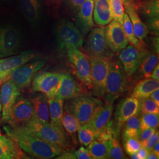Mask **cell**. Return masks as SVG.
I'll return each mask as SVG.
<instances>
[{
	"label": "cell",
	"mask_w": 159,
	"mask_h": 159,
	"mask_svg": "<svg viewBox=\"0 0 159 159\" xmlns=\"http://www.w3.org/2000/svg\"><path fill=\"white\" fill-rule=\"evenodd\" d=\"M159 131L157 130L152 136L150 137L145 142L142 143L143 147L146 148L148 151L151 152L154 146L159 142Z\"/></svg>",
	"instance_id": "obj_39"
},
{
	"label": "cell",
	"mask_w": 159,
	"mask_h": 159,
	"mask_svg": "<svg viewBox=\"0 0 159 159\" xmlns=\"http://www.w3.org/2000/svg\"><path fill=\"white\" fill-rule=\"evenodd\" d=\"M15 126L57 146L63 150H70V148L71 142L64 129H60L50 123H43L34 120Z\"/></svg>",
	"instance_id": "obj_2"
},
{
	"label": "cell",
	"mask_w": 159,
	"mask_h": 159,
	"mask_svg": "<svg viewBox=\"0 0 159 159\" xmlns=\"http://www.w3.org/2000/svg\"><path fill=\"white\" fill-rule=\"evenodd\" d=\"M36 56L34 52L29 50L23 51L16 56L0 59V84L5 81L12 71L32 61Z\"/></svg>",
	"instance_id": "obj_16"
},
{
	"label": "cell",
	"mask_w": 159,
	"mask_h": 159,
	"mask_svg": "<svg viewBox=\"0 0 159 159\" xmlns=\"http://www.w3.org/2000/svg\"><path fill=\"white\" fill-rule=\"evenodd\" d=\"M2 1H8V0H2Z\"/></svg>",
	"instance_id": "obj_54"
},
{
	"label": "cell",
	"mask_w": 159,
	"mask_h": 159,
	"mask_svg": "<svg viewBox=\"0 0 159 159\" xmlns=\"http://www.w3.org/2000/svg\"><path fill=\"white\" fill-rule=\"evenodd\" d=\"M148 53L146 48L139 50L132 44L128 45L120 52L119 58L128 78L136 72Z\"/></svg>",
	"instance_id": "obj_12"
},
{
	"label": "cell",
	"mask_w": 159,
	"mask_h": 159,
	"mask_svg": "<svg viewBox=\"0 0 159 159\" xmlns=\"http://www.w3.org/2000/svg\"><path fill=\"white\" fill-rule=\"evenodd\" d=\"M56 35L58 47L63 50L79 48L84 43V36L79 29L67 20H63L57 24Z\"/></svg>",
	"instance_id": "obj_4"
},
{
	"label": "cell",
	"mask_w": 159,
	"mask_h": 159,
	"mask_svg": "<svg viewBox=\"0 0 159 159\" xmlns=\"http://www.w3.org/2000/svg\"><path fill=\"white\" fill-rule=\"evenodd\" d=\"M93 2L94 22L100 26L108 24L113 19L110 0H93Z\"/></svg>",
	"instance_id": "obj_22"
},
{
	"label": "cell",
	"mask_w": 159,
	"mask_h": 159,
	"mask_svg": "<svg viewBox=\"0 0 159 159\" xmlns=\"http://www.w3.org/2000/svg\"><path fill=\"white\" fill-rule=\"evenodd\" d=\"M22 43V35L12 25L0 27V58L17 54Z\"/></svg>",
	"instance_id": "obj_8"
},
{
	"label": "cell",
	"mask_w": 159,
	"mask_h": 159,
	"mask_svg": "<svg viewBox=\"0 0 159 159\" xmlns=\"http://www.w3.org/2000/svg\"><path fill=\"white\" fill-rule=\"evenodd\" d=\"M1 102H0V117H1Z\"/></svg>",
	"instance_id": "obj_52"
},
{
	"label": "cell",
	"mask_w": 159,
	"mask_h": 159,
	"mask_svg": "<svg viewBox=\"0 0 159 159\" xmlns=\"http://www.w3.org/2000/svg\"><path fill=\"white\" fill-rule=\"evenodd\" d=\"M158 62L159 58L156 53L148 52L139 66L140 71L146 78H148L156 66L159 64Z\"/></svg>",
	"instance_id": "obj_31"
},
{
	"label": "cell",
	"mask_w": 159,
	"mask_h": 159,
	"mask_svg": "<svg viewBox=\"0 0 159 159\" xmlns=\"http://www.w3.org/2000/svg\"><path fill=\"white\" fill-rule=\"evenodd\" d=\"M110 3L114 19L122 24L125 13L123 0H110Z\"/></svg>",
	"instance_id": "obj_36"
},
{
	"label": "cell",
	"mask_w": 159,
	"mask_h": 159,
	"mask_svg": "<svg viewBox=\"0 0 159 159\" xmlns=\"http://www.w3.org/2000/svg\"><path fill=\"white\" fill-rule=\"evenodd\" d=\"M105 35L108 48L113 52L119 53L129 45V41L122 24L115 20L105 29Z\"/></svg>",
	"instance_id": "obj_14"
},
{
	"label": "cell",
	"mask_w": 159,
	"mask_h": 159,
	"mask_svg": "<svg viewBox=\"0 0 159 159\" xmlns=\"http://www.w3.org/2000/svg\"><path fill=\"white\" fill-rule=\"evenodd\" d=\"M110 140L101 141L97 139L94 140L88 146L87 148L92 159H108L110 148Z\"/></svg>",
	"instance_id": "obj_27"
},
{
	"label": "cell",
	"mask_w": 159,
	"mask_h": 159,
	"mask_svg": "<svg viewBox=\"0 0 159 159\" xmlns=\"http://www.w3.org/2000/svg\"><path fill=\"white\" fill-rule=\"evenodd\" d=\"M123 131V140L128 138H137L140 130V117L139 114H136L127 120L125 123Z\"/></svg>",
	"instance_id": "obj_29"
},
{
	"label": "cell",
	"mask_w": 159,
	"mask_h": 159,
	"mask_svg": "<svg viewBox=\"0 0 159 159\" xmlns=\"http://www.w3.org/2000/svg\"><path fill=\"white\" fill-rule=\"evenodd\" d=\"M85 50L89 58H110L104 27L91 30L86 41Z\"/></svg>",
	"instance_id": "obj_10"
},
{
	"label": "cell",
	"mask_w": 159,
	"mask_h": 159,
	"mask_svg": "<svg viewBox=\"0 0 159 159\" xmlns=\"http://www.w3.org/2000/svg\"><path fill=\"white\" fill-rule=\"evenodd\" d=\"M7 136L23 150L37 159H52L58 156L63 150L57 146L35 136L17 126L3 127Z\"/></svg>",
	"instance_id": "obj_1"
},
{
	"label": "cell",
	"mask_w": 159,
	"mask_h": 159,
	"mask_svg": "<svg viewBox=\"0 0 159 159\" xmlns=\"http://www.w3.org/2000/svg\"><path fill=\"white\" fill-rule=\"evenodd\" d=\"M123 143L125 152L129 155L137 153L142 147L141 143L137 138H128L123 140Z\"/></svg>",
	"instance_id": "obj_37"
},
{
	"label": "cell",
	"mask_w": 159,
	"mask_h": 159,
	"mask_svg": "<svg viewBox=\"0 0 159 159\" xmlns=\"http://www.w3.org/2000/svg\"><path fill=\"white\" fill-rule=\"evenodd\" d=\"M81 88L75 80L69 74H63L60 87L55 96L64 100H70L79 96Z\"/></svg>",
	"instance_id": "obj_23"
},
{
	"label": "cell",
	"mask_w": 159,
	"mask_h": 159,
	"mask_svg": "<svg viewBox=\"0 0 159 159\" xmlns=\"http://www.w3.org/2000/svg\"><path fill=\"white\" fill-rule=\"evenodd\" d=\"M140 113V100L134 97L122 99L118 104L115 111L114 125L118 130L131 117Z\"/></svg>",
	"instance_id": "obj_15"
},
{
	"label": "cell",
	"mask_w": 159,
	"mask_h": 159,
	"mask_svg": "<svg viewBox=\"0 0 159 159\" xmlns=\"http://www.w3.org/2000/svg\"><path fill=\"white\" fill-rule=\"evenodd\" d=\"M63 74L46 72L38 74L33 79L32 89L46 94L48 98L55 96L63 79Z\"/></svg>",
	"instance_id": "obj_11"
},
{
	"label": "cell",
	"mask_w": 159,
	"mask_h": 159,
	"mask_svg": "<svg viewBox=\"0 0 159 159\" xmlns=\"http://www.w3.org/2000/svg\"><path fill=\"white\" fill-rule=\"evenodd\" d=\"M125 158L123 148L120 144L118 136H114L110 140V148L108 153V159H122Z\"/></svg>",
	"instance_id": "obj_34"
},
{
	"label": "cell",
	"mask_w": 159,
	"mask_h": 159,
	"mask_svg": "<svg viewBox=\"0 0 159 159\" xmlns=\"http://www.w3.org/2000/svg\"><path fill=\"white\" fill-rule=\"evenodd\" d=\"M122 26L125 32V35L127 37L129 43L133 46H135L139 50H143L145 48L144 44L142 43L143 41L139 40L135 35L133 31V28L132 23L131 22L130 19L127 13H124Z\"/></svg>",
	"instance_id": "obj_30"
},
{
	"label": "cell",
	"mask_w": 159,
	"mask_h": 159,
	"mask_svg": "<svg viewBox=\"0 0 159 159\" xmlns=\"http://www.w3.org/2000/svg\"><path fill=\"white\" fill-rule=\"evenodd\" d=\"M44 65L45 61L43 60H35L25 63L12 71L6 80L11 81L19 89H22L30 85L35 74Z\"/></svg>",
	"instance_id": "obj_9"
},
{
	"label": "cell",
	"mask_w": 159,
	"mask_h": 159,
	"mask_svg": "<svg viewBox=\"0 0 159 159\" xmlns=\"http://www.w3.org/2000/svg\"><path fill=\"white\" fill-rule=\"evenodd\" d=\"M77 132L79 142L84 146H88L96 138L95 131L87 125H80Z\"/></svg>",
	"instance_id": "obj_32"
},
{
	"label": "cell",
	"mask_w": 159,
	"mask_h": 159,
	"mask_svg": "<svg viewBox=\"0 0 159 159\" xmlns=\"http://www.w3.org/2000/svg\"><path fill=\"white\" fill-rule=\"evenodd\" d=\"M159 80L146 78L140 81L134 87L132 96L139 100L149 97L154 90L159 89Z\"/></svg>",
	"instance_id": "obj_26"
},
{
	"label": "cell",
	"mask_w": 159,
	"mask_h": 159,
	"mask_svg": "<svg viewBox=\"0 0 159 159\" xmlns=\"http://www.w3.org/2000/svg\"><path fill=\"white\" fill-rule=\"evenodd\" d=\"M75 158L77 159H92L91 155L87 149L81 147L79 150L74 152Z\"/></svg>",
	"instance_id": "obj_44"
},
{
	"label": "cell",
	"mask_w": 159,
	"mask_h": 159,
	"mask_svg": "<svg viewBox=\"0 0 159 159\" xmlns=\"http://www.w3.org/2000/svg\"><path fill=\"white\" fill-rule=\"evenodd\" d=\"M67 103L65 108L78 119L80 125H87L97 106L102 104L100 100L88 96H79Z\"/></svg>",
	"instance_id": "obj_5"
},
{
	"label": "cell",
	"mask_w": 159,
	"mask_h": 159,
	"mask_svg": "<svg viewBox=\"0 0 159 159\" xmlns=\"http://www.w3.org/2000/svg\"><path fill=\"white\" fill-rule=\"evenodd\" d=\"M147 18L159 16V0H150L144 8Z\"/></svg>",
	"instance_id": "obj_38"
},
{
	"label": "cell",
	"mask_w": 159,
	"mask_h": 159,
	"mask_svg": "<svg viewBox=\"0 0 159 159\" xmlns=\"http://www.w3.org/2000/svg\"><path fill=\"white\" fill-rule=\"evenodd\" d=\"M148 78H152L153 79L159 80V64L156 66V67L154 68L153 71H152V73L149 75Z\"/></svg>",
	"instance_id": "obj_47"
},
{
	"label": "cell",
	"mask_w": 159,
	"mask_h": 159,
	"mask_svg": "<svg viewBox=\"0 0 159 159\" xmlns=\"http://www.w3.org/2000/svg\"><path fill=\"white\" fill-rule=\"evenodd\" d=\"M57 156V159H76L74 152L71 149L63 150V152Z\"/></svg>",
	"instance_id": "obj_45"
},
{
	"label": "cell",
	"mask_w": 159,
	"mask_h": 159,
	"mask_svg": "<svg viewBox=\"0 0 159 159\" xmlns=\"http://www.w3.org/2000/svg\"><path fill=\"white\" fill-rule=\"evenodd\" d=\"M146 159H159V156L154 153L152 152H150L148 154V157Z\"/></svg>",
	"instance_id": "obj_50"
},
{
	"label": "cell",
	"mask_w": 159,
	"mask_h": 159,
	"mask_svg": "<svg viewBox=\"0 0 159 159\" xmlns=\"http://www.w3.org/2000/svg\"><path fill=\"white\" fill-rule=\"evenodd\" d=\"M123 2L126 13L132 23L134 33L139 40L143 41L146 39L148 33L147 25L142 21L131 0H123Z\"/></svg>",
	"instance_id": "obj_21"
},
{
	"label": "cell",
	"mask_w": 159,
	"mask_h": 159,
	"mask_svg": "<svg viewBox=\"0 0 159 159\" xmlns=\"http://www.w3.org/2000/svg\"><path fill=\"white\" fill-rule=\"evenodd\" d=\"M159 114H143L140 117V130L142 131L150 128H157L159 126Z\"/></svg>",
	"instance_id": "obj_33"
},
{
	"label": "cell",
	"mask_w": 159,
	"mask_h": 159,
	"mask_svg": "<svg viewBox=\"0 0 159 159\" xmlns=\"http://www.w3.org/2000/svg\"><path fill=\"white\" fill-rule=\"evenodd\" d=\"M20 89L10 80L3 82L0 94V102L2 111V120L7 122L11 108L20 96Z\"/></svg>",
	"instance_id": "obj_18"
},
{
	"label": "cell",
	"mask_w": 159,
	"mask_h": 159,
	"mask_svg": "<svg viewBox=\"0 0 159 159\" xmlns=\"http://www.w3.org/2000/svg\"><path fill=\"white\" fill-rule=\"evenodd\" d=\"M61 124L63 128L72 137L74 143H76V133L81 125L78 119L73 114L64 109L61 118Z\"/></svg>",
	"instance_id": "obj_28"
},
{
	"label": "cell",
	"mask_w": 159,
	"mask_h": 159,
	"mask_svg": "<svg viewBox=\"0 0 159 159\" xmlns=\"http://www.w3.org/2000/svg\"><path fill=\"white\" fill-rule=\"evenodd\" d=\"M67 51L68 59L74 68L77 79L87 88L91 89V64L89 57L78 48H70Z\"/></svg>",
	"instance_id": "obj_7"
},
{
	"label": "cell",
	"mask_w": 159,
	"mask_h": 159,
	"mask_svg": "<svg viewBox=\"0 0 159 159\" xmlns=\"http://www.w3.org/2000/svg\"><path fill=\"white\" fill-rule=\"evenodd\" d=\"M130 156L131 159H139V156H138V155H137V153L131 154L130 155Z\"/></svg>",
	"instance_id": "obj_51"
},
{
	"label": "cell",
	"mask_w": 159,
	"mask_h": 159,
	"mask_svg": "<svg viewBox=\"0 0 159 159\" xmlns=\"http://www.w3.org/2000/svg\"><path fill=\"white\" fill-rule=\"evenodd\" d=\"M113 110V103L106 102L104 106L100 104L97 106L90 121L87 124L95 131L97 136L111 124Z\"/></svg>",
	"instance_id": "obj_17"
},
{
	"label": "cell",
	"mask_w": 159,
	"mask_h": 159,
	"mask_svg": "<svg viewBox=\"0 0 159 159\" xmlns=\"http://www.w3.org/2000/svg\"><path fill=\"white\" fill-rule=\"evenodd\" d=\"M149 151L144 147H142L140 150L137 152V154L139 156V159H146L148 157V154L149 153Z\"/></svg>",
	"instance_id": "obj_46"
},
{
	"label": "cell",
	"mask_w": 159,
	"mask_h": 159,
	"mask_svg": "<svg viewBox=\"0 0 159 159\" xmlns=\"http://www.w3.org/2000/svg\"><path fill=\"white\" fill-rule=\"evenodd\" d=\"M127 87L128 77L121 63L119 60H111L105 88L106 102L113 104Z\"/></svg>",
	"instance_id": "obj_3"
},
{
	"label": "cell",
	"mask_w": 159,
	"mask_h": 159,
	"mask_svg": "<svg viewBox=\"0 0 159 159\" xmlns=\"http://www.w3.org/2000/svg\"><path fill=\"white\" fill-rule=\"evenodd\" d=\"M50 124L60 129H63L61 118L63 114V99L56 96L48 98Z\"/></svg>",
	"instance_id": "obj_25"
},
{
	"label": "cell",
	"mask_w": 159,
	"mask_h": 159,
	"mask_svg": "<svg viewBox=\"0 0 159 159\" xmlns=\"http://www.w3.org/2000/svg\"><path fill=\"white\" fill-rule=\"evenodd\" d=\"M48 1H51V2H55V1H58V0H48Z\"/></svg>",
	"instance_id": "obj_53"
},
{
	"label": "cell",
	"mask_w": 159,
	"mask_h": 159,
	"mask_svg": "<svg viewBox=\"0 0 159 159\" xmlns=\"http://www.w3.org/2000/svg\"><path fill=\"white\" fill-rule=\"evenodd\" d=\"M84 1L85 0H64L66 5L74 12L79 11L81 6Z\"/></svg>",
	"instance_id": "obj_41"
},
{
	"label": "cell",
	"mask_w": 159,
	"mask_h": 159,
	"mask_svg": "<svg viewBox=\"0 0 159 159\" xmlns=\"http://www.w3.org/2000/svg\"><path fill=\"white\" fill-rule=\"evenodd\" d=\"M0 133H1V130H0Z\"/></svg>",
	"instance_id": "obj_55"
},
{
	"label": "cell",
	"mask_w": 159,
	"mask_h": 159,
	"mask_svg": "<svg viewBox=\"0 0 159 159\" xmlns=\"http://www.w3.org/2000/svg\"><path fill=\"white\" fill-rule=\"evenodd\" d=\"M156 131H157L156 128H150V129H148L141 131L139 136L137 137V139L142 144L143 142H145L150 137L152 136Z\"/></svg>",
	"instance_id": "obj_42"
},
{
	"label": "cell",
	"mask_w": 159,
	"mask_h": 159,
	"mask_svg": "<svg viewBox=\"0 0 159 159\" xmlns=\"http://www.w3.org/2000/svg\"><path fill=\"white\" fill-rule=\"evenodd\" d=\"M31 102L34 107L36 120L41 123H50V113L48 98L41 93L34 97Z\"/></svg>",
	"instance_id": "obj_24"
},
{
	"label": "cell",
	"mask_w": 159,
	"mask_h": 159,
	"mask_svg": "<svg viewBox=\"0 0 159 159\" xmlns=\"http://www.w3.org/2000/svg\"><path fill=\"white\" fill-rule=\"evenodd\" d=\"M148 28L153 34L159 35V16L147 18Z\"/></svg>",
	"instance_id": "obj_40"
},
{
	"label": "cell",
	"mask_w": 159,
	"mask_h": 159,
	"mask_svg": "<svg viewBox=\"0 0 159 159\" xmlns=\"http://www.w3.org/2000/svg\"><path fill=\"white\" fill-rule=\"evenodd\" d=\"M16 159V156L8 148L0 144V159Z\"/></svg>",
	"instance_id": "obj_43"
},
{
	"label": "cell",
	"mask_w": 159,
	"mask_h": 159,
	"mask_svg": "<svg viewBox=\"0 0 159 159\" xmlns=\"http://www.w3.org/2000/svg\"><path fill=\"white\" fill-rule=\"evenodd\" d=\"M140 113L159 114V106L150 98H144L140 100Z\"/></svg>",
	"instance_id": "obj_35"
},
{
	"label": "cell",
	"mask_w": 159,
	"mask_h": 159,
	"mask_svg": "<svg viewBox=\"0 0 159 159\" xmlns=\"http://www.w3.org/2000/svg\"><path fill=\"white\" fill-rule=\"evenodd\" d=\"M151 152H153L154 153L156 154V155H157L159 156V142L157 143L152 148V150H151Z\"/></svg>",
	"instance_id": "obj_49"
},
{
	"label": "cell",
	"mask_w": 159,
	"mask_h": 159,
	"mask_svg": "<svg viewBox=\"0 0 159 159\" xmlns=\"http://www.w3.org/2000/svg\"><path fill=\"white\" fill-rule=\"evenodd\" d=\"M151 98L154 102H156L157 105L159 106V90L157 89L151 94V95L149 97Z\"/></svg>",
	"instance_id": "obj_48"
},
{
	"label": "cell",
	"mask_w": 159,
	"mask_h": 159,
	"mask_svg": "<svg viewBox=\"0 0 159 159\" xmlns=\"http://www.w3.org/2000/svg\"><path fill=\"white\" fill-rule=\"evenodd\" d=\"M34 120L36 118L31 102L23 97H18L10 111L7 123L11 126H15Z\"/></svg>",
	"instance_id": "obj_13"
},
{
	"label": "cell",
	"mask_w": 159,
	"mask_h": 159,
	"mask_svg": "<svg viewBox=\"0 0 159 159\" xmlns=\"http://www.w3.org/2000/svg\"><path fill=\"white\" fill-rule=\"evenodd\" d=\"M89 58L91 64L93 93L95 96L104 97L111 59L108 57Z\"/></svg>",
	"instance_id": "obj_6"
},
{
	"label": "cell",
	"mask_w": 159,
	"mask_h": 159,
	"mask_svg": "<svg viewBox=\"0 0 159 159\" xmlns=\"http://www.w3.org/2000/svg\"><path fill=\"white\" fill-rule=\"evenodd\" d=\"M21 11L27 22L32 26L40 23L42 17L41 0H19Z\"/></svg>",
	"instance_id": "obj_20"
},
{
	"label": "cell",
	"mask_w": 159,
	"mask_h": 159,
	"mask_svg": "<svg viewBox=\"0 0 159 159\" xmlns=\"http://www.w3.org/2000/svg\"><path fill=\"white\" fill-rule=\"evenodd\" d=\"M93 6V0H85L76 16L75 25L83 36L88 34L94 26Z\"/></svg>",
	"instance_id": "obj_19"
}]
</instances>
